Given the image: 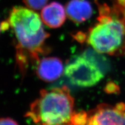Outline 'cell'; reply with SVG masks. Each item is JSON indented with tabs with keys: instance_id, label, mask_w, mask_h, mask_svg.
Returning a JSON list of instances; mask_svg holds the SVG:
<instances>
[{
	"instance_id": "cell-8",
	"label": "cell",
	"mask_w": 125,
	"mask_h": 125,
	"mask_svg": "<svg viewBox=\"0 0 125 125\" xmlns=\"http://www.w3.org/2000/svg\"><path fill=\"white\" fill-rule=\"evenodd\" d=\"M66 15L71 21L82 23L91 18L93 8L87 0H71L65 5Z\"/></svg>"
},
{
	"instance_id": "cell-7",
	"label": "cell",
	"mask_w": 125,
	"mask_h": 125,
	"mask_svg": "<svg viewBox=\"0 0 125 125\" xmlns=\"http://www.w3.org/2000/svg\"><path fill=\"white\" fill-rule=\"evenodd\" d=\"M66 12L63 6L57 2H53L42 9L41 18L42 22L52 29L60 27L66 19Z\"/></svg>"
},
{
	"instance_id": "cell-4",
	"label": "cell",
	"mask_w": 125,
	"mask_h": 125,
	"mask_svg": "<svg viewBox=\"0 0 125 125\" xmlns=\"http://www.w3.org/2000/svg\"><path fill=\"white\" fill-rule=\"evenodd\" d=\"M64 74L72 84L84 87L96 85L104 76L96 61L86 55L78 56L68 63Z\"/></svg>"
},
{
	"instance_id": "cell-13",
	"label": "cell",
	"mask_w": 125,
	"mask_h": 125,
	"mask_svg": "<svg viewBox=\"0 0 125 125\" xmlns=\"http://www.w3.org/2000/svg\"><path fill=\"white\" fill-rule=\"evenodd\" d=\"M1 25H0V31H1Z\"/></svg>"
},
{
	"instance_id": "cell-9",
	"label": "cell",
	"mask_w": 125,
	"mask_h": 125,
	"mask_svg": "<svg viewBox=\"0 0 125 125\" xmlns=\"http://www.w3.org/2000/svg\"><path fill=\"white\" fill-rule=\"evenodd\" d=\"M88 121L87 112L82 111L76 112H74L72 115L70 125H86Z\"/></svg>"
},
{
	"instance_id": "cell-3",
	"label": "cell",
	"mask_w": 125,
	"mask_h": 125,
	"mask_svg": "<svg viewBox=\"0 0 125 125\" xmlns=\"http://www.w3.org/2000/svg\"><path fill=\"white\" fill-rule=\"evenodd\" d=\"M74 100L66 86L42 90L26 116L41 125H70Z\"/></svg>"
},
{
	"instance_id": "cell-11",
	"label": "cell",
	"mask_w": 125,
	"mask_h": 125,
	"mask_svg": "<svg viewBox=\"0 0 125 125\" xmlns=\"http://www.w3.org/2000/svg\"><path fill=\"white\" fill-rule=\"evenodd\" d=\"M104 91L108 94H119L120 93V87L115 83L109 82L105 85Z\"/></svg>"
},
{
	"instance_id": "cell-1",
	"label": "cell",
	"mask_w": 125,
	"mask_h": 125,
	"mask_svg": "<svg viewBox=\"0 0 125 125\" xmlns=\"http://www.w3.org/2000/svg\"><path fill=\"white\" fill-rule=\"evenodd\" d=\"M97 4V23L89 30L87 42L100 54L125 56V5Z\"/></svg>"
},
{
	"instance_id": "cell-10",
	"label": "cell",
	"mask_w": 125,
	"mask_h": 125,
	"mask_svg": "<svg viewBox=\"0 0 125 125\" xmlns=\"http://www.w3.org/2000/svg\"><path fill=\"white\" fill-rule=\"evenodd\" d=\"M27 8L34 10H40L46 5L48 0H23Z\"/></svg>"
},
{
	"instance_id": "cell-5",
	"label": "cell",
	"mask_w": 125,
	"mask_h": 125,
	"mask_svg": "<svg viewBox=\"0 0 125 125\" xmlns=\"http://www.w3.org/2000/svg\"><path fill=\"white\" fill-rule=\"evenodd\" d=\"M87 114V125H125V104L123 103H119L114 106L103 103Z\"/></svg>"
},
{
	"instance_id": "cell-6",
	"label": "cell",
	"mask_w": 125,
	"mask_h": 125,
	"mask_svg": "<svg viewBox=\"0 0 125 125\" xmlns=\"http://www.w3.org/2000/svg\"><path fill=\"white\" fill-rule=\"evenodd\" d=\"M37 62V75L45 82H53L58 79L63 73V64L58 57H43Z\"/></svg>"
},
{
	"instance_id": "cell-2",
	"label": "cell",
	"mask_w": 125,
	"mask_h": 125,
	"mask_svg": "<svg viewBox=\"0 0 125 125\" xmlns=\"http://www.w3.org/2000/svg\"><path fill=\"white\" fill-rule=\"evenodd\" d=\"M8 23L18 42V57L20 67L26 62V55L39 61V55L46 52L45 42L49 34L45 31L42 20L32 9L15 7L9 13Z\"/></svg>"
},
{
	"instance_id": "cell-12",
	"label": "cell",
	"mask_w": 125,
	"mask_h": 125,
	"mask_svg": "<svg viewBox=\"0 0 125 125\" xmlns=\"http://www.w3.org/2000/svg\"><path fill=\"white\" fill-rule=\"evenodd\" d=\"M18 123L16 121L13 120V119L10 118H0V125H18Z\"/></svg>"
}]
</instances>
